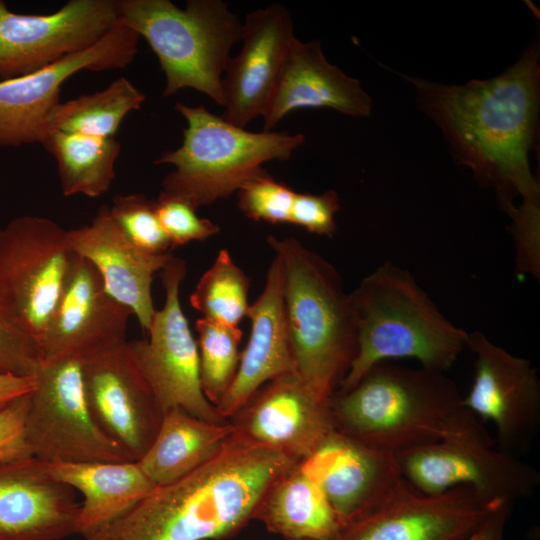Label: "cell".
I'll list each match as a JSON object with an SVG mask.
<instances>
[{
    "instance_id": "15",
    "label": "cell",
    "mask_w": 540,
    "mask_h": 540,
    "mask_svg": "<svg viewBox=\"0 0 540 540\" xmlns=\"http://www.w3.org/2000/svg\"><path fill=\"white\" fill-rule=\"evenodd\" d=\"M81 369L94 419L130 460H140L163 412L127 341L82 358Z\"/></svg>"
},
{
    "instance_id": "20",
    "label": "cell",
    "mask_w": 540,
    "mask_h": 540,
    "mask_svg": "<svg viewBox=\"0 0 540 540\" xmlns=\"http://www.w3.org/2000/svg\"><path fill=\"white\" fill-rule=\"evenodd\" d=\"M300 465L322 489L344 529L384 501L403 478L395 456L336 430Z\"/></svg>"
},
{
    "instance_id": "26",
    "label": "cell",
    "mask_w": 540,
    "mask_h": 540,
    "mask_svg": "<svg viewBox=\"0 0 540 540\" xmlns=\"http://www.w3.org/2000/svg\"><path fill=\"white\" fill-rule=\"evenodd\" d=\"M254 520L285 540H339L344 527L300 462L267 489Z\"/></svg>"
},
{
    "instance_id": "23",
    "label": "cell",
    "mask_w": 540,
    "mask_h": 540,
    "mask_svg": "<svg viewBox=\"0 0 540 540\" xmlns=\"http://www.w3.org/2000/svg\"><path fill=\"white\" fill-rule=\"evenodd\" d=\"M67 237L73 253L96 268L107 292L129 308L147 331L156 311L152 282L172 251L151 254L138 248L113 221L107 205L99 208L90 224L67 230Z\"/></svg>"
},
{
    "instance_id": "6",
    "label": "cell",
    "mask_w": 540,
    "mask_h": 540,
    "mask_svg": "<svg viewBox=\"0 0 540 540\" xmlns=\"http://www.w3.org/2000/svg\"><path fill=\"white\" fill-rule=\"evenodd\" d=\"M143 37L165 75L163 96L192 88L224 106L222 78L243 23L221 0H119V19Z\"/></svg>"
},
{
    "instance_id": "7",
    "label": "cell",
    "mask_w": 540,
    "mask_h": 540,
    "mask_svg": "<svg viewBox=\"0 0 540 540\" xmlns=\"http://www.w3.org/2000/svg\"><path fill=\"white\" fill-rule=\"evenodd\" d=\"M174 108L187 122L182 144L162 153L154 163L175 167L163 178L162 191L184 198L196 209L227 198L250 180L268 174L262 164L288 160L305 142L300 133L247 131L203 105L178 102Z\"/></svg>"
},
{
    "instance_id": "29",
    "label": "cell",
    "mask_w": 540,
    "mask_h": 540,
    "mask_svg": "<svg viewBox=\"0 0 540 540\" xmlns=\"http://www.w3.org/2000/svg\"><path fill=\"white\" fill-rule=\"evenodd\" d=\"M145 99L130 80L120 77L101 91L60 102L49 117L47 130L114 138L124 118L139 110Z\"/></svg>"
},
{
    "instance_id": "13",
    "label": "cell",
    "mask_w": 540,
    "mask_h": 540,
    "mask_svg": "<svg viewBox=\"0 0 540 540\" xmlns=\"http://www.w3.org/2000/svg\"><path fill=\"white\" fill-rule=\"evenodd\" d=\"M139 36L119 21L93 46L36 72L0 81V146L41 142L60 103L63 83L83 71L123 69L138 52Z\"/></svg>"
},
{
    "instance_id": "4",
    "label": "cell",
    "mask_w": 540,
    "mask_h": 540,
    "mask_svg": "<svg viewBox=\"0 0 540 540\" xmlns=\"http://www.w3.org/2000/svg\"><path fill=\"white\" fill-rule=\"evenodd\" d=\"M330 408L336 431L395 456L439 440L464 406L445 373L384 361L335 392Z\"/></svg>"
},
{
    "instance_id": "24",
    "label": "cell",
    "mask_w": 540,
    "mask_h": 540,
    "mask_svg": "<svg viewBox=\"0 0 540 540\" xmlns=\"http://www.w3.org/2000/svg\"><path fill=\"white\" fill-rule=\"evenodd\" d=\"M372 101L360 82L325 58L319 41L292 42L272 97L263 114L271 131L287 114L305 108H330L353 117L371 112Z\"/></svg>"
},
{
    "instance_id": "17",
    "label": "cell",
    "mask_w": 540,
    "mask_h": 540,
    "mask_svg": "<svg viewBox=\"0 0 540 540\" xmlns=\"http://www.w3.org/2000/svg\"><path fill=\"white\" fill-rule=\"evenodd\" d=\"M131 315L107 292L96 268L74 253L61 296L37 343L40 363L82 359L127 341Z\"/></svg>"
},
{
    "instance_id": "18",
    "label": "cell",
    "mask_w": 540,
    "mask_h": 540,
    "mask_svg": "<svg viewBox=\"0 0 540 540\" xmlns=\"http://www.w3.org/2000/svg\"><path fill=\"white\" fill-rule=\"evenodd\" d=\"M231 423L245 438L299 462L335 431L330 399L316 394L296 372L263 385Z\"/></svg>"
},
{
    "instance_id": "27",
    "label": "cell",
    "mask_w": 540,
    "mask_h": 540,
    "mask_svg": "<svg viewBox=\"0 0 540 540\" xmlns=\"http://www.w3.org/2000/svg\"><path fill=\"white\" fill-rule=\"evenodd\" d=\"M233 433L230 421H205L172 408L163 414L155 439L137 462L156 486L167 485L210 461Z\"/></svg>"
},
{
    "instance_id": "38",
    "label": "cell",
    "mask_w": 540,
    "mask_h": 540,
    "mask_svg": "<svg viewBox=\"0 0 540 540\" xmlns=\"http://www.w3.org/2000/svg\"><path fill=\"white\" fill-rule=\"evenodd\" d=\"M510 508V503L501 505L465 540H506L505 530Z\"/></svg>"
},
{
    "instance_id": "31",
    "label": "cell",
    "mask_w": 540,
    "mask_h": 540,
    "mask_svg": "<svg viewBox=\"0 0 540 540\" xmlns=\"http://www.w3.org/2000/svg\"><path fill=\"white\" fill-rule=\"evenodd\" d=\"M198 334L200 381L204 395L215 407L231 386L240 362L242 330L206 318L195 322Z\"/></svg>"
},
{
    "instance_id": "30",
    "label": "cell",
    "mask_w": 540,
    "mask_h": 540,
    "mask_svg": "<svg viewBox=\"0 0 540 540\" xmlns=\"http://www.w3.org/2000/svg\"><path fill=\"white\" fill-rule=\"evenodd\" d=\"M250 280L226 249H221L202 274L190 296L192 307L203 318L239 326L247 317Z\"/></svg>"
},
{
    "instance_id": "12",
    "label": "cell",
    "mask_w": 540,
    "mask_h": 540,
    "mask_svg": "<svg viewBox=\"0 0 540 540\" xmlns=\"http://www.w3.org/2000/svg\"><path fill=\"white\" fill-rule=\"evenodd\" d=\"M474 354L471 387L463 406L493 424L497 447L518 456L532 444L540 426V379L528 358L492 342L482 332L469 333Z\"/></svg>"
},
{
    "instance_id": "35",
    "label": "cell",
    "mask_w": 540,
    "mask_h": 540,
    "mask_svg": "<svg viewBox=\"0 0 540 540\" xmlns=\"http://www.w3.org/2000/svg\"><path fill=\"white\" fill-rule=\"evenodd\" d=\"M339 209V198L334 190L321 194L296 192L290 223L310 233L332 237L336 232L335 215Z\"/></svg>"
},
{
    "instance_id": "16",
    "label": "cell",
    "mask_w": 540,
    "mask_h": 540,
    "mask_svg": "<svg viewBox=\"0 0 540 540\" xmlns=\"http://www.w3.org/2000/svg\"><path fill=\"white\" fill-rule=\"evenodd\" d=\"M505 503L465 487L426 494L402 478L384 501L347 526L339 540H465Z\"/></svg>"
},
{
    "instance_id": "9",
    "label": "cell",
    "mask_w": 540,
    "mask_h": 540,
    "mask_svg": "<svg viewBox=\"0 0 540 540\" xmlns=\"http://www.w3.org/2000/svg\"><path fill=\"white\" fill-rule=\"evenodd\" d=\"M73 257L67 230L49 218L22 215L0 228V312L36 344Z\"/></svg>"
},
{
    "instance_id": "5",
    "label": "cell",
    "mask_w": 540,
    "mask_h": 540,
    "mask_svg": "<svg viewBox=\"0 0 540 540\" xmlns=\"http://www.w3.org/2000/svg\"><path fill=\"white\" fill-rule=\"evenodd\" d=\"M283 263L296 373L320 397L339 389L357 352V327L341 275L294 237H267Z\"/></svg>"
},
{
    "instance_id": "14",
    "label": "cell",
    "mask_w": 540,
    "mask_h": 540,
    "mask_svg": "<svg viewBox=\"0 0 540 540\" xmlns=\"http://www.w3.org/2000/svg\"><path fill=\"white\" fill-rule=\"evenodd\" d=\"M119 0H70L49 14H19L0 0V81L24 76L99 42Z\"/></svg>"
},
{
    "instance_id": "32",
    "label": "cell",
    "mask_w": 540,
    "mask_h": 540,
    "mask_svg": "<svg viewBox=\"0 0 540 540\" xmlns=\"http://www.w3.org/2000/svg\"><path fill=\"white\" fill-rule=\"evenodd\" d=\"M109 212L122 233L138 248L151 254L172 251L171 243L155 212L154 200L144 194H118Z\"/></svg>"
},
{
    "instance_id": "2",
    "label": "cell",
    "mask_w": 540,
    "mask_h": 540,
    "mask_svg": "<svg viewBox=\"0 0 540 540\" xmlns=\"http://www.w3.org/2000/svg\"><path fill=\"white\" fill-rule=\"evenodd\" d=\"M299 461L234 433L207 463L156 486L83 540H223L251 520L270 485Z\"/></svg>"
},
{
    "instance_id": "10",
    "label": "cell",
    "mask_w": 540,
    "mask_h": 540,
    "mask_svg": "<svg viewBox=\"0 0 540 540\" xmlns=\"http://www.w3.org/2000/svg\"><path fill=\"white\" fill-rule=\"evenodd\" d=\"M35 378L25 423L34 457L45 463L132 461L94 419L81 359L40 363Z\"/></svg>"
},
{
    "instance_id": "3",
    "label": "cell",
    "mask_w": 540,
    "mask_h": 540,
    "mask_svg": "<svg viewBox=\"0 0 540 540\" xmlns=\"http://www.w3.org/2000/svg\"><path fill=\"white\" fill-rule=\"evenodd\" d=\"M350 298L357 352L337 391L349 390L374 365L393 359H414L445 373L468 349L469 332L439 310L408 270L390 261L365 276Z\"/></svg>"
},
{
    "instance_id": "33",
    "label": "cell",
    "mask_w": 540,
    "mask_h": 540,
    "mask_svg": "<svg viewBox=\"0 0 540 540\" xmlns=\"http://www.w3.org/2000/svg\"><path fill=\"white\" fill-rule=\"evenodd\" d=\"M296 192L268 173L245 183L237 191V206L249 219L271 224L290 223Z\"/></svg>"
},
{
    "instance_id": "22",
    "label": "cell",
    "mask_w": 540,
    "mask_h": 540,
    "mask_svg": "<svg viewBox=\"0 0 540 540\" xmlns=\"http://www.w3.org/2000/svg\"><path fill=\"white\" fill-rule=\"evenodd\" d=\"M285 277L281 258L274 254L265 286L250 304V335L241 351L236 376L216 406L223 419L232 418L266 383L296 372L285 308Z\"/></svg>"
},
{
    "instance_id": "21",
    "label": "cell",
    "mask_w": 540,
    "mask_h": 540,
    "mask_svg": "<svg viewBox=\"0 0 540 540\" xmlns=\"http://www.w3.org/2000/svg\"><path fill=\"white\" fill-rule=\"evenodd\" d=\"M75 491L38 458L0 462V540H62L78 534Z\"/></svg>"
},
{
    "instance_id": "34",
    "label": "cell",
    "mask_w": 540,
    "mask_h": 540,
    "mask_svg": "<svg viewBox=\"0 0 540 540\" xmlns=\"http://www.w3.org/2000/svg\"><path fill=\"white\" fill-rule=\"evenodd\" d=\"M155 212L172 249L192 241H205L220 231L219 225L199 217L184 198L161 191L154 199Z\"/></svg>"
},
{
    "instance_id": "19",
    "label": "cell",
    "mask_w": 540,
    "mask_h": 540,
    "mask_svg": "<svg viewBox=\"0 0 540 540\" xmlns=\"http://www.w3.org/2000/svg\"><path fill=\"white\" fill-rule=\"evenodd\" d=\"M289 10L273 3L251 11L243 23L242 48L229 59L222 88L223 118L238 127L263 116L295 39Z\"/></svg>"
},
{
    "instance_id": "37",
    "label": "cell",
    "mask_w": 540,
    "mask_h": 540,
    "mask_svg": "<svg viewBox=\"0 0 540 540\" xmlns=\"http://www.w3.org/2000/svg\"><path fill=\"white\" fill-rule=\"evenodd\" d=\"M30 395L18 397L0 411V462L33 456L25 432Z\"/></svg>"
},
{
    "instance_id": "11",
    "label": "cell",
    "mask_w": 540,
    "mask_h": 540,
    "mask_svg": "<svg viewBox=\"0 0 540 540\" xmlns=\"http://www.w3.org/2000/svg\"><path fill=\"white\" fill-rule=\"evenodd\" d=\"M186 262L174 255L160 271L165 300L147 330L148 339L127 341L163 414L181 408L205 421L223 422L200 381L199 351L180 303Z\"/></svg>"
},
{
    "instance_id": "36",
    "label": "cell",
    "mask_w": 540,
    "mask_h": 540,
    "mask_svg": "<svg viewBox=\"0 0 540 540\" xmlns=\"http://www.w3.org/2000/svg\"><path fill=\"white\" fill-rule=\"evenodd\" d=\"M39 364L36 342L0 312V374L34 376Z\"/></svg>"
},
{
    "instance_id": "28",
    "label": "cell",
    "mask_w": 540,
    "mask_h": 540,
    "mask_svg": "<svg viewBox=\"0 0 540 540\" xmlns=\"http://www.w3.org/2000/svg\"><path fill=\"white\" fill-rule=\"evenodd\" d=\"M40 144L55 158L61 191L97 198L115 178L121 145L116 138H102L49 129Z\"/></svg>"
},
{
    "instance_id": "25",
    "label": "cell",
    "mask_w": 540,
    "mask_h": 540,
    "mask_svg": "<svg viewBox=\"0 0 540 540\" xmlns=\"http://www.w3.org/2000/svg\"><path fill=\"white\" fill-rule=\"evenodd\" d=\"M46 464L56 479L83 497L78 519L82 537L121 515L156 487L137 461Z\"/></svg>"
},
{
    "instance_id": "8",
    "label": "cell",
    "mask_w": 540,
    "mask_h": 540,
    "mask_svg": "<svg viewBox=\"0 0 540 540\" xmlns=\"http://www.w3.org/2000/svg\"><path fill=\"white\" fill-rule=\"evenodd\" d=\"M395 459L404 480L426 494L465 487L512 504L540 485L538 470L499 449L480 419L465 407L439 440L403 451Z\"/></svg>"
},
{
    "instance_id": "39",
    "label": "cell",
    "mask_w": 540,
    "mask_h": 540,
    "mask_svg": "<svg viewBox=\"0 0 540 540\" xmlns=\"http://www.w3.org/2000/svg\"><path fill=\"white\" fill-rule=\"evenodd\" d=\"M35 385V375L15 376L0 374V411L18 397L32 392Z\"/></svg>"
},
{
    "instance_id": "1",
    "label": "cell",
    "mask_w": 540,
    "mask_h": 540,
    "mask_svg": "<svg viewBox=\"0 0 540 540\" xmlns=\"http://www.w3.org/2000/svg\"><path fill=\"white\" fill-rule=\"evenodd\" d=\"M539 52L528 48L489 80L443 85L411 79L457 159L495 188L511 218L516 251L540 248V189L529 163L539 104Z\"/></svg>"
}]
</instances>
